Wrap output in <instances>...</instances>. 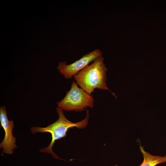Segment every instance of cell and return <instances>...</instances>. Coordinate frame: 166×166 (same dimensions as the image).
<instances>
[{
    "instance_id": "obj_1",
    "label": "cell",
    "mask_w": 166,
    "mask_h": 166,
    "mask_svg": "<svg viewBox=\"0 0 166 166\" xmlns=\"http://www.w3.org/2000/svg\"><path fill=\"white\" fill-rule=\"evenodd\" d=\"M107 70L102 55L97 58L92 63L88 65L73 77L80 88L89 94L97 88L109 90L117 98L115 93L106 86Z\"/></svg>"
},
{
    "instance_id": "obj_2",
    "label": "cell",
    "mask_w": 166,
    "mask_h": 166,
    "mask_svg": "<svg viewBox=\"0 0 166 166\" xmlns=\"http://www.w3.org/2000/svg\"><path fill=\"white\" fill-rule=\"evenodd\" d=\"M59 117L57 120L44 128L33 127L30 128L33 133L37 132H47L50 133L52 136L51 141L47 147L42 148L40 150L41 152L50 153L56 159L63 160L59 158L53 150L52 148L55 141L65 137L68 129L74 127L82 129L85 128L88 124L89 117V111L86 109V115L85 117L81 121L73 123L68 120L64 116L62 110L59 107L56 108Z\"/></svg>"
},
{
    "instance_id": "obj_3",
    "label": "cell",
    "mask_w": 166,
    "mask_h": 166,
    "mask_svg": "<svg viewBox=\"0 0 166 166\" xmlns=\"http://www.w3.org/2000/svg\"><path fill=\"white\" fill-rule=\"evenodd\" d=\"M58 107L66 111H82L88 107L93 108L94 99L89 94L73 81L70 89L67 91L66 95L61 101L57 103Z\"/></svg>"
},
{
    "instance_id": "obj_4",
    "label": "cell",
    "mask_w": 166,
    "mask_h": 166,
    "mask_svg": "<svg viewBox=\"0 0 166 166\" xmlns=\"http://www.w3.org/2000/svg\"><path fill=\"white\" fill-rule=\"evenodd\" d=\"M102 53L100 49H96L84 55L79 60L69 65H66L65 61L60 62L57 68V70L65 78H71L91 62L102 56Z\"/></svg>"
},
{
    "instance_id": "obj_5",
    "label": "cell",
    "mask_w": 166,
    "mask_h": 166,
    "mask_svg": "<svg viewBox=\"0 0 166 166\" xmlns=\"http://www.w3.org/2000/svg\"><path fill=\"white\" fill-rule=\"evenodd\" d=\"M0 121L1 126L5 132V136L0 144V148H2V153L11 155L13 150L17 148L15 144L16 138L12 134L14 128V121L8 119L6 107L3 105L0 108Z\"/></svg>"
},
{
    "instance_id": "obj_6",
    "label": "cell",
    "mask_w": 166,
    "mask_h": 166,
    "mask_svg": "<svg viewBox=\"0 0 166 166\" xmlns=\"http://www.w3.org/2000/svg\"><path fill=\"white\" fill-rule=\"evenodd\" d=\"M140 149L144 160L139 166H156L159 164L166 162V155L163 156L152 155L145 151L140 144Z\"/></svg>"
},
{
    "instance_id": "obj_7",
    "label": "cell",
    "mask_w": 166,
    "mask_h": 166,
    "mask_svg": "<svg viewBox=\"0 0 166 166\" xmlns=\"http://www.w3.org/2000/svg\"><path fill=\"white\" fill-rule=\"evenodd\" d=\"M112 166H118L117 165V164H116V165H113Z\"/></svg>"
}]
</instances>
